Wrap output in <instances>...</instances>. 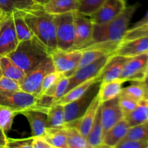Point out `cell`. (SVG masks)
<instances>
[{
	"instance_id": "1",
	"label": "cell",
	"mask_w": 148,
	"mask_h": 148,
	"mask_svg": "<svg viewBox=\"0 0 148 148\" xmlns=\"http://www.w3.org/2000/svg\"><path fill=\"white\" fill-rule=\"evenodd\" d=\"M23 15L33 37L38 40L51 53L57 49L53 15L46 12L43 6L23 12Z\"/></svg>"
},
{
	"instance_id": "2",
	"label": "cell",
	"mask_w": 148,
	"mask_h": 148,
	"mask_svg": "<svg viewBox=\"0 0 148 148\" xmlns=\"http://www.w3.org/2000/svg\"><path fill=\"white\" fill-rule=\"evenodd\" d=\"M138 7V3L127 6L122 12L111 21L102 24H93L92 40L88 46L95 43H121Z\"/></svg>"
},
{
	"instance_id": "3",
	"label": "cell",
	"mask_w": 148,
	"mask_h": 148,
	"mask_svg": "<svg viewBox=\"0 0 148 148\" xmlns=\"http://www.w3.org/2000/svg\"><path fill=\"white\" fill-rule=\"evenodd\" d=\"M50 55L46 48L36 38L19 42L14 51L7 55L25 74L37 66Z\"/></svg>"
},
{
	"instance_id": "4",
	"label": "cell",
	"mask_w": 148,
	"mask_h": 148,
	"mask_svg": "<svg viewBox=\"0 0 148 148\" xmlns=\"http://www.w3.org/2000/svg\"><path fill=\"white\" fill-rule=\"evenodd\" d=\"M101 84V81L96 78L83 95L75 101L64 105L66 125L75 122L83 116L93 100L98 96Z\"/></svg>"
},
{
	"instance_id": "5",
	"label": "cell",
	"mask_w": 148,
	"mask_h": 148,
	"mask_svg": "<svg viewBox=\"0 0 148 148\" xmlns=\"http://www.w3.org/2000/svg\"><path fill=\"white\" fill-rule=\"evenodd\" d=\"M75 11L53 15L57 49L72 50L75 38Z\"/></svg>"
},
{
	"instance_id": "6",
	"label": "cell",
	"mask_w": 148,
	"mask_h": 148,
	"mask_svg": "<svg viewBox=\"0 0 148 148\" xmlns=\"http://www.w3.org/2000/svg\"><path fill=\"white\" fill-rule=\"evenodd\" d=\"M53 71H55L54 66L49 55L37 66L26 74L24 79L20 83V89L37 97L40 92V87L45 77Z\"/></svg>"
},
{
	"instance_id": "7",
	"label": "cell",
	"mask_w": 148,
	"mask_h": 148,
	"mask_svg": "<svg viewBox=\"0 0 148 148\" xmlns=\"http://www.w3.org/2000/svg\"><path fill=\"white\" fill-rule=\"evenodd\" d=\"M50 56L55 71L69 77L77 70L82 56V51L56 49Z\"/></svg>"
},
{
	"instance_id": "8",
	"label": "cell",
	"mask_w": 148,
	"mask_h": 148,
	"mask_svg": "<svg viewBox=\"0 0 148 148\" xmlns=\"http://www.w3.org/2000/svg\"><path fill=\"white\" fill-rule=\"evenodd\" d=\"M148 73V52L130 58L124 64L119 79L124 82H142Z\"/></svg>"
},
{
	"instance_id": "9",
	"label": "cell",
	"mask_w": 148,
	"mask_h": 148,
	"mask_svg": "<svg viewBox=\"0 0 148 148\" xmlns=\"http://www.w3.org/2000/svg\"><path fill=\"white\" fill-rule=\"evenodd\" d=\"M18 44L13 13L4 14L0 20V56H7L15 50Z\"/></svg>"
},
{
	"instance_id": "10",
	"label": "cell",
	"mask_w": 148,
	"mask_h": 148,
	"mask_svg": "<svg viewBox=\"0 0 148 148\" xmlns=\"http://www.w3.org/2000/svg\"><path fill=\"white\" fill-rule=\"evenodd\" d=\"M111 54L105 55L95 62L77 69L70 77H69V82H68L65 93L76 87L77 85H79L85 81L96 78L101 71L102 70L103 66H105L106 62H108Z\"/></svg>"
},
{
	"instance_id": "11",
	"label": "cell",
	"mask_w": 148,
	"mask_h": 148,
	"mask_svg": "<svg viewBox=\"0 0 148 148\" xmlns=\"http://www.w3.org/2000/svg\"><path fill=\"white\" fill-rule=\"evenodd\" d=\"M37 97L23 90H0V105L8 107L17 114L36 104Z\"/></svg>"
},
{
	"instance_id": "12",
	"label": "cell",
	"mask_w": 148,
	"mask_h": 148,
	"mask_svg": "<svg viewBox=\"0 0 148 148\" xmlns=\"http://www.w3.org/2000/svg\"><path fill=\"white\" fill-rule=\"evenodd\" d=\"M75 38L72 50L82 51L92 40L93 23L89 16L83 15L75 11Z\"/></svg>"
},
{
	"instance_id": "13",
	"label": "cell",
	"mask_w": 148,
	"mask_h": 148,
	"mask_svg": "<svg viewBox=\"0 0 148 148\" xmlns=\"http://www.w3.org/2000/svg\"><path fill=\"white\" fill-rule=\"evenodd\" d=\"M126 7V0H106L89 17L93 24H102L117 17L124 11Z\"/></svg>"
},
{
	"instance_id": "14",
	"label": "cell",
	"mask_w": 148,
	"mask_h": 148,
	"mask_svg": "<svg viewBox=\"0 0 148 148\" xmlns=\"http://www.w3.org/2000/svg\"><path fill=\"white\" fill-rule=\"evenodd\" d=\"M124 118V116L119 103V96L102 103L101 105V121L103 137L109 129Z\"/></svg>"
},
{
	"instance_id": "15",
	"label": "cell",
	"mask_w": 148,
	"mask_h": 148,
	"mask_svg": "<svg viewBox=\"0 0 148 148\" xmlns=\"http://www.w3.org/2000/svg\"><path fill=\"white\" fill-rule=\"evenodd\" d=\"M48 109L33 106L19 113V114H23L28 121L33 137L43 135L46 128Z\"/></svg>"
},
{
	"instance_id": "16",
	"label": "cell",
	"mask_w": 148,
	"mask_h": 148,
	"mask_svg": "<svg viewBox=\"0 0 148 148\" xmlns=\"http://www.w3.org/2000/svg\"><path fill=\"white\" fill-rule=\"evenodd\" d=\"M129 59V57L111 54L108 62L96 78L101 80V82L119 79L122 71L123 66Z\"/></svg>"
},
{
	"instance_id": "17",
	"label": "cell",
	"mask_w": 148,
	"mask_h": 148,
	"mask_svg": "<svg viewBox=\"0 0 148 148\" xmlns=\"http://www.w3.org/2000/svg\"><path fill=\"white\" fill-rule=\"evenodd\" d=\"M146 52H148V37L121 42L112 54L132 58Z\"/></svg>"
},
{
	"instance_id": "18",
	"label": "cell",
	"mask_w": 148,
	"mask_h": 148,
	"mask_svg": "<svg viewBox=\"0 0 148 148\" xmlns=\"http://www.w3.org/2000/svg\"><path fill=\"white\" fill-rule=\"evenodd\" d=\"M101 103L99 100V97L98 96L93 100L91 105L88 108L85 114L82 117L75 122L72 124H67L66 126H74L78 130V131L82 134L85 137H88L90 131L91 130L92 124H93L94 120H95V116H96L97 111L98 108L101 106Z\"/></svg>"
},
{
	"instance_id": "19",
	"label": "cell",
	"mask_w": 148,
	"mask_h": 148,
	"mask_svg": "<svg viewBox=\"0 0 148 148\" xmlns=\"http://www.w3.org/2000/svg\"><path fill=\"white\" fill-rule=\"evenodd\" d=\"M129 129L130 126L124 118L117 122L103 135L102 147L116 148V146L125 137Z\"/></svg>"
},
{
	"instance_id": "20",
	"label": "cell",
	"mask_w": 148,
	"mask_h": 148,
	"mask_svg": "<svg viewBox=\"0 0 148 148\" xmlns=\"http://www.w3.org/2000/svg\"><path fill=\"white\" fill-rule=\"evenodd\" d=\"M77 5V0H49L43 4V8L51 15H58L76 11Z\"/></svg>"
},
{
	"instance_id": "21",
	"label": "cell",
	"mask_w": 148,
	"mask_h": 148,
	"mask_svg": "<svg viewBox=\"0 0 148 148\" xmlns=\"http://www.w3.org/2000/svg\"><path fill=\"white\" fill-rule=\"evenodd\" d=\"M124 82L119 78L108 82H101L98 92V97L101 103L118 97L121 93Z\"/></svg>"
},
{
	"instance_id": "22",
	"label": "cell",
	"mask_w": 148,
	"mask_h": 148,
	"mask_svg": "<svg viewBox=\"0 0 148 148\" xmlns=\"http://www.w3.org/2000/svg\"><path fill=\"white\" fill-rule=\"evenodd\" d=\"M64 108V105L55 103L49 108L47 111L46 127L48 128H65Z\"/></svg>"
},
{
	"instance_id": "23",
	"label": "cell",
	"mask_w": 148,
	"mask_h": 148,
	"mask_svg": "<svg viewBox=\"0 0 148 148\" xmlns=\"http://www.w3.org/2000/svg\"><path fill=\"white\" fill-rule=\"evenodd\" d=\"M0 66L3 76L11 78L21 83L26 74L7 56H0Z\"/></svg>"
},
{
	"instance_id": "24",
	"label": "cell",
	"mask_w": 148,
	"mask_h": 148,
	"mask_svg": "<svg viewBox=\"0 0 148 148\" xmlns=\"http://www.w3.org/2000/svg\"><path fill=\"white\" fill-rule=\"evenodd\" d=\"M130 127L144 124L148 121V99H143L137 107L124 117Z\"/></svg>"
},
{
	"instance_id": "25",
	"label": "cell",
	"mask_w": 148,
	"mask_h": 148,
	"mask_svg": "<svg viewBox=\"0 0 148 148\" xmlns=\"http://www.w3.org/2000/svg\"><path fill=\"white\" fill-rule=\"evenodd\" d=\"M43 137L52 148H67L65 128L45 129Z\"/></svg>"
},
{
	"instance_id": "26",
	"label": "cell",
	"mask_w": 148,
	"mask_h": 148,
	"mask_svg": "<svg viewBox=\"0 0 148 148\" xmlns=\"http://www.w3.org/2000/svg\"><path fill=\"white\" fill-rule=\"evenodd\" d=\"M37 5L33 0H0V9L5 14L27 11Z\"/></svg>"
},
{
	"instance_id": "27",
	"label": "cell",
	"mask_w": 148,
	"mask_h": 148,
	"mask_svg": "<svg viewBox=\"0 0 148 148\" xmlns=\"http://www.w3.org/2000/svg\"><path fill=\"white\" fill-rule=\"evenodd\" d=\"M87 140L92 148L102 147L103 128L101 121V106L97 111L93 124L87 137Z\"/></svg>"
},
{
	"instance_id": "28",
	"label": "cell",
	"mask_w": 148,
	"mask_h": 148,
	"mask_svg": "<svg viewBox=\"0 0 148 148\" xmlns=\"http://www.w3.org/2000/svg\"><path fill=\"white\" fill-rule=\"evenodd\" d=\"M67 148H92L86 137H84L74 126L65 127Z\"/></svg>"
},
{
	"instance_id": "29",
	"label": "cell",
	"mask_w": 148,
	"mask_h": 148,
	"mask_svg": "<svg viewBox=\"0 0 148 148\" xmlns=\"http://www.w3.org/2000/svg\"><path fill=\"white\" fill-rule=\"evenodd\" d=\"M14 24L16 35L19 42L28 40L33 37L23 15V12H16L13 13Z\"/></svg>"
},
{
	"instance_id": "30",
	"label": "cell",
	"mask_w": 148,
	"mask_h": 148,
	"mask_svg": "<svg viewBox=\"0 0 148 148\" xmlns=\"http://www.w3.org/2000/svg\"><path fill=\"white\" fill-rule=\"evenodd\" d=\"M95 79L96 78L90 79L89 80H87L85 82H82V83L79 84V85H77L76 87H75L72 90H70L67 92H66L56 103L65 105V104L68 103H70L75 101V100L77 99L78 98H79L81 95H82L86 92L87 90L92 85V82L95 80Z\"/></svg>"
},
{
	"instance_id": "31",
	"label": "cell",
	"mask_w": 148,
	"mask_h": 148,
	"mask_svg": "<svg viewBox=\"0 0 148 148\" xmlns=\"http://www.w3.org/2000/svg\"><path fill=\"white\" fill-rule=\"evenodd\" d=\"M17 114L11 108L0 105V128L5 134L10 131L14 118Z\"/></svg>"
},
{
	"instance_id": "32",
	"label": "cell",
	"mask_w": 148,
	"mask_h": 148,
	"mask_svg": "<svg viewBox=\"0 0 148 148\" xmlns=\"http://www.w3.org/2000/svg\"><path fill=\"white\" fill-rule=\"evenodd\" d=\"M123 140H148V124L146 122L130 127Z\"/></svg>"
},
{
	"instance_id": "33",
	"label": "cell",
	"mask_w": 148,
	"mask_h": 148,
	"mask_svg": "<svg viewBox=\"0 0 148 148\" xmlns=\"http://www.w3.org/2000/svg\"><path fill=\"white\" fill-rule=\"evenodd\" d=\"M106 0H77L78 5L76 11L81 14L90 16L96 11Z\"/></svg>"
},
{
	"instance_id": "34",
	"label": "cell",
	"mask_w": 148,
	"mask_h": 148,
	"mask_svg": "<svg viewBox=\"0 0 148 148\" xmlns=\"http://www.w3.org/2000/svg\"><path fill=\"white\" fill-rule=\"evenodd\" d=\"M132 85L122 88L121 94L130 97L137 101H140L145 98V90L141 82H134Z\"/></svg>"
},
{
	"instance_id": "35",
	"label": "cell",
	"mask_w": 148,
	"mask_h": 148,
	"mask_svg": "<svg viewBox=\"0 0 148 148\" xmlns=\"http://www.w3.org/2000/svg\"><path fill=\"white\" fill-rule=\"evenodd\" d=\"M145 37H148V22L139 27L128 28L121 42Z\"/></svg>"
},
{
	"instance_id": "36",
	"label": "cell",
	"mask_w": 148,
	"mask_h": 148,
	"mask_svg": "<svg viewBox=\"0 0 148 148\" xmlns=\"http://www.w3.org/2000/svg\"><path fill=\"white\" fill-rule=\"evenodd\" d=\"M139 102L140 101H136V100L125 95H123V94L120 93L119 95V103L120 108L122 111L124 117L128 115L137 107Z\"/></svg>"
},
{
	"instance_id": "37",
	"label": "cell",
	"mask_w": 148,
	"mask_h": 148,
	"mask_svg": "<svg viewBox=\"0 0 148 148\" xmlns=\"http://www.w3.org/2000/svg\"><path fill=\"white\" fill-rule=\"evenodd\" d=\"M64 75L62 73L60 72H56V71H53V72H51V73L48 74L45 78L43 79V82H42L41 87H40V92L39 93L38 95H41V94L44 93L46 91H47L48 90L50 89L51 87H53L59 79Z\"/></svg>"
},
{
	"instance_id": "38",
	"label": "cell",
	"mask_w": 148,
	"mask_h": 148,
	"mask_svg": "<svg viewBox=\"0 0 148 148\" xmlns=\"http://www.w3.org/2000/svg\"><path fill=\"white\" fill-rule=\"evenodd\" d=\"M0 90L2 91H19L20 89V84L17 81L11 78L2 76L0 78Z\"/></svg>"
},
{
	"instance_id": "39",
	"label": "cell",
	"mask_w": 148,
	"mask_h": 148,
	"mask_svg": "<svg viewBox=\"0 0 148 148\" xmlns=\"http://www.w3.org/2000/svg\"><path fill=\"white\" fill-rule=\"evenodd\" d=\"M33 137L24 139H13L7 137V147L8 148H32Z\"/></svg>"
},
{
	"instance_id": "40",
	"label": "cell",
	"mask_w": 148,
	"mask_h": 148,
	"mask_svg": "<svg viewBox=\"0 0 148 148\" xmlns=\"http://www.w3.org/2000/svg\"><path fill=\"white\" fill-rule=\"evenodd\" d=\"M116 148H148V140H122Z\"/></svg>"
},
{
	"instance_id": "41",
	"label": "cell",
	"mask_w": 148,
	"mask_h": 148,
	"mask_svg": "<svg viewBox=\"0 0 148 148\" xmlns=\"http://www.w3.org/2000/svg\"><path fill=\"white\" fill-rule=\"evenodd\" d=\"M33 137V136H32ZM32 148H52L43 135L33 137Z\"/></svg>"
},
{
	"instance_id": "42",
	"label": "cell",
	"mask_w": 148,
	"mask_h": 148,
	"mask_svg": "<svg viewBox=\"0 0 148 148\" xmlns=\"http://www.w3.org/2000/svg\"><path fill=\"white\" fill-rule=\"evenodd\" d=\"M7 134L2 131L0 128V148H6L7 147Z\"/></svg>"
},
{
	"instance_id": "43",
	"label": "cell",
	"mask_w": 148,
	"mask_h": 148,
	"mask_svg": "<svg viewBox=\"0 0 148 148\" xmlns=\"http://www.w3.org/2000/svg\"><path fill=\"white\" fill-rule=\"evenodd\" d=\"M147 22H148V10H147V13H146V14H145L144 17H143L142 19H140V20H138V21H137V23H134V24L133 25L132 27H139V26L145 24V23H147Z\"/></svg>"
},
{
	"instance_id": "44",
	"label": "cell",
	"mask_w": 148,
	"mask_h": 148,
	"mask_svg": "<svg viewBox=\"0 0 148 148\" xmlns=\"http://www.w3.org/2000/svg\"><path fill=\"white\" fill-rule=\"evenodd\" d=\"M141 82L143 85V86H144L145 90L144 99H148V74L147 75V76L145 77V78Z\"/></svg>"
},
{
	"instance_id": "45",
	"label": "cell",
	"mask_w": 148,
	"mask_h": 148,
	"mask_svg": "<svg viewBox=\"0 0 148 148\" xmlns=\"http://www.w3.org/2000/svg\"><path fill=\"white\" fill-rule=\"evenodd\" d=\"M33 1H34L36 3V4H39V5L43 6V4H46V2H48V1H49V0H33Z\"/></svg>"
},
{
	"instance_id": "46",
	"label": "cell",
	"mask_w": 148,
	"mask_h": 148,
	"mask_svg": "<svg viewBox=\"0 0 148 148\" xmlns=\"http://www.w3.org/2000/svg\"><path fill=\"white\" fill-rule=\"evenodd\" d=\"M4 14H5V13L3 12L2 10H1V9H0V20H1V19L2 18V17L4 15Z\"/></svg>"
},
{
	"instance_id": "47",
	"label": "cell",
	"mask_w": 148,
	"mask_h": 148,
	"mask_svg": "<svg viewBox=\"0 0 148 148\" xmlns=\"http://www.w3.org/2000/svg\"><path fill=\"white\" fill-rule=\"evenodd\" d=\"M3 76V74H2V71H1V66H0V78L1 77Z\"/></svg>"
},
{
	"instance_id": "48",
	"label": "cell",
	"mask_w": 148,
	"mask_h": 148,
	"mask_svg": "<svg viewBox=\"0 0 148 148\" xmlns=\"http://www.w3.org/2000/svg\"><path fill=\"white\" fill-rule=\"evenodd\" d=\"M147 124H148V121H147Z\"/></svg>"
},
{
	"instance_id": "49",
	"label": "cell",
	"mask_w": 148,
	"mask_h": 148,
	"mask_svg": "<svg viewBox=\"0 0 148 148\" xmlns=\"http://www.w3.org/2000/svg\"><path fill=\"white\" fill-rule=\"evenodd\" d=\"M147 74H148V73H147Z\"/></svg>"
}]
</instances>
